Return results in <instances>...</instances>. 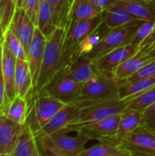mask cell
<instances>
[{"label": "cell", "instance_id": "32", "mask_svg": "<svg viewBox=\"0 0 155 156\" xmlns=\"http://www.w3.org/2000/svg\"><path fill=\"white\" fill-rule=\"evenodd\" d=\"M36 136L41 156H66L55 146L48 135H45L41 133H36Z\"/></svg>", "mask_w": 155, "mask_h": 156}, {"label": "cell", "instance_id": "24", "mask_svg": "<svg viewBox=\"0 0 155 156\" xmlns=\"http://www.w3.org/2000/svg\"><path fill=\"white\" fill-rule=\"evenodd\" d=\"M68 70L70 76L79 83L85 84L95 74L92 60L85 56H79L75 58L68 66Z\"/></svg>", "mask_w": 155, "mask_h": 156}, {"label": "cell", "instance_id": "16", "mask_svg": "<svg viewBox=\"0 0 155 156\" xmlns=\"http://www.w3.org/2000/svg\"><path fill=\"white\" fill-rule=\"evenodd\" d=\"M22 126L5 116H0V154H12Z\"/></svg>", "mask_w": 155, "mask_h": 156}, {"label": "cell", "instance_id": "33", "mask_svg": "<svg viewBox=\"0 0 155 156\" xmlns=\"http://www.w3.org/2000/svg\"><path fill=\"white\" fill-rule=\"evenodd\" d=\"M154 29L155 21L143 22L136 29L130 43L139 48L142 45V43L152 35V33L154 31Z\"/></svg>", "mask_w": 155, "mask_h": 156}, {"label": "cell", "instance_id": "20", "mask_svg": "<svg viewBox=\"0 0 155 156\" xmlns=\"http://www.w3.org/2000/svg\"><path fill=\"white\" fill-rule=\"evenodd\" d=\"M37 27L48 39L58 27L55 10L48 0H39Z\"/></svg>", "mask_w": 155, "mask_h": 156}, {"label": "cell", "instance_id": "4", "mask_svg": "<svg viewBox=\"0 0 155 156\" xmlns=\"http://www.w3.org/2000/svg\"><path fill=\"white\" fill-rule=\"evenodd\" d=\"M102 23V15L88 20L67 23L63 43V59L66 67L72 61L75 50L79 44L93 33Z\"/></svg>", "mask_w": 155, "mask_h": 156}, {"label": "cell", "instance_id": "42", "mask_svg": "<svg viewBox=\"0 0 155 156\" xmlns=\"http://www.w3.org/2000/svg\"><path fill=\"white\" fill-rule=\"evenodd\" d=\"M76 0H68V4H69V9H70V7H71V5L74 4V2H75Z\"/></svg>", "mask_w": 155, "mask_h": 156}, {"label": "cell", "instance_id": "21", "mask_svg": "<svg viewBox=\"0 0 155 156\" xmlns=\"http://www.w3.org/2000/svg\"><path fill=\"white\" fill-rule=\"evenodd\" d=\"M143 124V112L126 111L122 114L118 131L115 136V143L119 145L126 137L135 132Z\"/></svg>", "mask_w": 155, "mask_h": 156}, {"label": "cell", "instance_id": "25", "mask_svg": "<svg viewBox=\"0 0 155 156\" xmlns=\"http://www.w3.org/2000/svg\"><path fill=\"white\" fill-rule=\"evenodd\" d=\"M29 112L28 100L16 95L6 107L4 116L20 125H24L27 121Z\"/></svg>", "mask_w": 155, "mask_h": 156}, {"label": "cell", "instance_id": "9", "mask_svg": "<svg viewBox=\"0 0 155 156\" xmlns=\"http://www.w3.org/2000/svg\"><path fill=\"white\" fill-rule=\"evenodd\" d=\"M142 24V23H141ZM141 24H134L126 26L123 27L111 29L108 34L104 36L101 41L98 44V46L91 50L90 53L84 55L90 60H94L99 57L119 48L123 45L129 44Z\"/></svg>", "mask_w": 155, "mask_h": 156}, {"label": "cell", "instance_id": "26", "mask_svg": "<svg viewBox=\"0 0 155 156\" xmlns=\"http://www.w3.org/2000/svg\"><path fill=\"white\" fill-rule=\"evenodd\" d=\"M155 86V76L134 81H122L120 87V99H132Z\"/></svg>", "mask_w": 155, "mask_h": 156}, {"label": "cell", "instance_id": "5", "mask_svg": "<svg viewBox=\"0 0 155 156\" xmlns=\"http://www.w3.org/2000/svg\"><path fill=\"white\" fill-rule=\"evenodd\" d=\"M82 87V84L70 76L66 67L59 70L39 93L48 94L67 105L79 101Z\"/></svg>", "mask_w": 155, "mask_h": 156}, {"label": "cell", "instance_id": "10", "mask_svg": "<svg viewBox=\"0 0 155 156\" xmlns=\"http://www.w3.org/2000/svg\"><path fill=\"white\" fill-rule=\"evenodd\" d=\"M138 50L139 48L131 43L123 45L92 60L93 68L100 74L114 77L116 69L134 56Z\"/></svg>", "mask_w": 155, "mask_h": 156}, {"label": "cell", "instance_id": "31", "mask_svg": "<svg viewBox=\"0 0 155 156\" xmlns=\"http://www.w3.org/2000/svg\"><path fill=\"white\" fill-rule=\"evenodd\" d=\"M16 9V0H0V22L4 33L9 29Z\"/></svg>", "mask_w": 155, "mask_h": 156}, {"label": "cell", "instance_id": "23", "mask_svg": "<svg viewBox=\"0 0 155 156\" xmlns=\"http://www.w3.org/2000/svg\"><path fill=\"white\" fill-rule=\"evenodd\" d=\"M102 13L103 11L96 6L90 0H76L69 9L68 22L91 19L101 16Z\"/></svg>", "mask_w": 155, "mask_h": 156}, {"label": "cell", "instance_id": "19", "mask_svg": "<svg viewBox=\"0 0 155 156\" xmlns=\"http://www.w3.org/2000/svg\"><path fill=\"white\" fill-rule=\"evenodd\" d=\"M117 5L126 9L131 15L142 22L155 21V1L120 0Z\"/></svg>", "mask_w": 155, "mask_h": 156}, {"label": "cell", "instance_id": "43", "mask_svg": "<svg viewBox=\"0 0 155 156\" xmlns=\"http://www.w3.org/2000/svg\"><path fill=\"white\" fill-rule=\"evenodd\" d=\"M0 156H12L11 154H0Z\"/></svg>", "mask_w": 155, "mask_h": 156}, {"label": "cell", "instance_id": "15", "mask_svg": "<svg viewBox=\"0 0 155 156\" xmlns=\"http://www.w3.org/2000/svg\"><path fill=\"white\" fill-rule=\"evenodd\" d=\"M16 59L17 58L9 50L7 46L5 44V42H3L1 66H2V73L5 80V96H6L7 106L11 102V101L16 97L15 75H16Z\"/></svg>", "mask_w": 155, "mask_h": 156}, {"label": "cell", "instance_id": "34", "mask_svg": "<svg viewBox=\"0 0 155 156\" xmlns=\"http://www.w3.org/2000/svg\"><path fill=\"white\" fill-rule=\"evenodd\" d=\"M53 6L57 17L58 27H66L68 23V16L69 12V5L68 0H48Z\"/></svg>", "mask_w": 155, "mask_h": 156}, {"label": "cell", "instance_id": "3", "mask_svg": "<svg viewBox=\"0 0 155 156\" xmlns=\"http://www.w3.org/2000/svg\"><path fill=\"white\" fill-rule=\"evenodd\" d=\"M130 100L115 99L93 103L84 102L78 116L69 125L85 124L121 115L126 112Z\"/></svg>", "mask_w": 155, "mask_h": 156}, {"label": "cell", "instance_id": "29", "mask_svg": "<svg viewBox=\"0 0 155 156\" xmlns=\"http://www.w3.org/2000/svg\"><path fill=\"white\" fill-rule=\"evenodd\" d=\"M155 102V86L145 92L130 100L126 111H141L143 112Z\"/></svg>", "mask_w": 155, "mask_h": 156}, {"label": "cell", "instance_id": "11", "mask_svg": "<svg viewBox=\"0 0 155 156\" xmlns=\"http://www.w3.org/2000/svg\"><path fill=\"white\" fill-rule=\"evenodd\" d=\"M76 135H69L66 129L60 130L54 134L50 135L55 146L66 156H77L85 149L86 144L90 140L86 134L76 132Z\"/></svg>", "mask_w": 155, "mask_h": 156}, {"label": "cell", "instance_id": "44", "mask_svg": "<svg viewBox=\"0 0 155 156\" xmlns=\"http://www.w3.org/2000/svg\"><path fill=\"white\" fill-rule=\"evenodd\" d=\"M149 1H155V0H149Z\"/></svg>", "mask_w": 155, "mask_h": 156}, {"label": "cell", "instance_id": "7", "mask_svg": "<svg viewBox=\"0 0 155 156\" xmlns=\"http://www.w3.org/2000/svg\"><path fill=\"white\" fill-rule=\"evenodd\" d=\"M121 118L122 114L94 122L69 125L65 129L69 132H80L86 134L90 140H97L100 143L111 142L116 144L115 136L118 131Z\"/></svg>", "mask_w": 155, "mask_h": 156}, {"label": "cell", "instance_id": "30", "mask_svg": "<svg viewBox=\"0 0 155 156\" xmlns=\"http://www.w3.org/2000/svg\"><path fill=\"white\" fill-rule=\"evenodd\" d=\"M4 42L17 59L27 60V55H26V52L22 43L10 29L6 30L5 32Z\"/></svg>", "mask_w": 155, "mask_h": 156}, {"label": "cell", "instance_id": "41", "mask_svg": "<svg viewBox=\"0 0 155 156\" xmlns=\"http://www.w3.org/2000/svg\"><path fill=\"white\" fill-rule=\"evenodd\" d=\"M24 5V0H16V8H21Z\"/></svg>", "mask_w": 155, "mask_h": 156}, {"label": "cell", "instance_id": "2", "mask_svg": "<svg viewBox=\"0 0 155 156\" xmlns=\"http://www.w3.org/2000/svg\"><path fill=\"white\" fill-rule=\"evenodd\" d=\"M122 81L115 77L106 76L95 71L94 76L83 84L79 101L93 103L120 99Z\"/></svg>", "mask_w": 155, "mask_h": 156}, {"label": "cell", "instance_id": "1", "mask_svg": "<svg viewBox=\"0 0 155 156\" xmlns=\"http://www.w3.org/2000/svg\"><path fill=\"white\" fill-rule=\"evenodd\" d=\"M65 34L66 27H58L47 39L38 79L34 88V96L37 95L59 70L66 68L63 59Z\"/></svg>", "mask_w": 155, "mask_h": 156}, {"label": "cell", "instance_id": "39", "mask_svg": "<svg viewBox=\"0 0 155 156\" xmlns=\"http://www.w3.org/2000/svg\"><path fill=\"white\" fill-rule=\"evenodd\" d=\"M96 6H98L103 12L116 5L120 0H90Z\"/></svg>", "mask_w": 155, "mask_h": 156}, {"label": "cell", "instance_id": "36", "mask_svg": "<svg viewBox=\"0 0 155 156\" xmlns=\"http://www.w3.org/2000/svg\"><path fill=\"white\" fill-rule=\"evenodd\" d=\"M1 57H2V48L0 50V116H4L5 109L7 107V103H6V96H5V80L3 77V73H2Z\"/></svg>", "mask_w": 155, "mask_h": 156}, {"label": "cell", "instance_id": "35", "mask_svg": "<svg viewBox=\"0 0 155 156\" xmlns=\"http://www.w3.org/2000/svg\"><path fill=\"white\" fill-rule=\"evenodd\" d=\"M155 76V59L146 64L140 70H138L134 75L130 77L124 81H134L139 80H144Z\"/></svg>", "mask_w": 155, "mask_h": 156}, {"label": "cell", "instance_id": "38", "mask_svg": "<svg viewBox=\"0 0 155 156\" xmlns=\"http://www.w3.org/2000/svg\"><path fill=\"white\" fill-rule=\"evenodd\" d=\"M143 125L155 130V102L143 111Z\"/></svg>", "mask_w": 155, "mask_h": 156}, {"label": "cell", "instance_id": "40", "mask_svg": "<svg viewBox=\"0 0 155 156\" xmlns=\"http://www.w3.org/2000/svg\"><path fill=\"white\" fill-rule=\"evenodd\" d=\"M4 30L2 28V25H1V22H0V50L2 48V45H3V42H4Z\"/></svg>", "mask_w": 155, "mask_h": 156}, {"label": "cell", "instance_id": "12", "mask_svg": "<svg viewBox=\"0 0 155 156\" xmlns=\"http://www.w3.org/2000/svg\"><path fill=\"white\" fill-rule=\"evenodd\" d=\"M36 27H37L36 25L31 20V18L29 17L26 10L23 7L21 8L17 7L15 11L9 29L20 40V42L22 43L26 52V55H27L29 46L32 41Z\"/></svg>", "mask_w": 155, "mask_h": 156}, {"label": "cell", "instance_id": "13", "mask_svg": "<svg viewBox=\"0 0 155 156\" xmlns=\"http://www.w3.org/2000/svg\"><path fill=\"white\" fill-rule=\"evenodd\" d=\"M84 105V101H78L71 104L65 105L49 122L48 123L43 127L39 132L45 135H52L55 133L65 129L68 127L78 116L80 109Z\"/></svg>", "mask_w": 155, "mask_h": 156}, {"label": "cell", "instance_id": "14", "mask_svg": "<svg viewBox=\"0 0 155 156\" xmlns=\"http://www.w3.org/2000/svg\"><path fill=\"white\" fill-rule=\"evenodd\" d=\"M46 43H47L46 37L41 33V31L37 27H36L35 33H34L32 41L30 43L28 52H27V62H28L29 69L31 72L34 88L38 79Z\"/></svg>", "mask_w": 155, "mask_h": 156}, {"label": "cell", "instance_id": "8", "mask_svg": "<svg viewBox=\"0 0 155 156\" xmlns=\"http://www.w3.org/2000/svg\"><path fill=\"white\" fill-rule=\"evenodd\" d=\"M119 146L131 156H155V130L143 124Z\"/></svg>", "mask_w": 155, "mask_h": 156}, {"label": "cell", "instance_id": "17", "mask_svg": "<svg viewBox=\"0 0 155 156\" xmlns=\"http://www.w3.org/2000/svg\"><path fill=\"white\" fill-rule=\"evenodd\" d=\"M15 90L16 96H21L27 100L30 96L34 97V83L27 60L16 59Z\"/></svg>", "mask_w": 155, "mask_h": 156}, {"label": "cell", "instance_id": "18", "mask_svg": "<svg viewBox=\"0 0 155 156\" xmlns=\"http://www.w3.org/2000/svg\"><path fill=\"white\" fill-rule=\"evenodd\" d=\"M12 156H41L37 143L36 133L26 122L22 126L20 136L16 143V145L12 153Z\"/></svg>", "mask_w": 155, "mask_h": 156}, {"label": "cell", "instance_id": "27", "mask_svg": "<svg viewBox=\"0 0 155 156\" xmlns=\"http://www.w3.org/2000/svg\"><path fill=\"white\" fill-rule=\"evenodd\" d=\"M111 30V29H110L105 25V23L103 21V23L93 33H91L90 36H88L85 39H83L79 44V46L77 47V48L75 50L73 59L79 56H84V55L90 53L91 50H93L98 46V44L101 41V39L104 37V36L106 34H108Z\"/></svg>", "mask_w": 155, "mask_h": 156}, {"label": "cell", "instance_id": "22", "mask_svg": "<svg viewBox=\"0 0 155 156\" xmlns=\"http://www.w3.org/2000/svg\"><path fill=\"white\" fill-rule=\"evenodd\" d=\"M102 17L105 25L110 29L143 23L142 21L135 18L132 15H131L126 9L117 4L109 8L108 10L104 11L102 13Z\"/></svg>", "mask_w": 155, "mask_h": 156}, {"label": "cell", "instance_id": "28", "mask_svg": "<svg viewBox=\"0 0 155 156\" xmlns=\"http://www.w3.org/2000/svg\"><path fill=\"white\" fill-rule=\"evenodd\" d=\"M77 156H131V154L114 143L100 142L99 144L85 148Z\"/></svg>", "mask_w": 155, "mask_h": 156}, {"label": "cell", "instance_id": "37", "mask_svg": "<svg viewBox=\"0 0 155 156\" xmlns=\"http://www.w3.org/2000/svg\"><path fill=\"white\" fill-rule=\"evenodd\" d=\"M39 0H24L23 8L26 10L31 20L37 27V10H38Z\"/></svg>", "mask_w": 155, "mask_h": 156}, {"label": "cell", "instance_id": "6", "mask_svg": "<svg viewBox=\"0 0 155 156\" xmlns=\"http://www.w3.org/2000/svg\"><path fill=\"white\" fill-rule=\"evenodd\" d=\"M33 98L34 101L30 107L29 113L34 117V121L27 118V122L30 124L34 132L37 133L45 127L66 104L43 92L34 96Z\"/></svg>", "mask_w": 155, "mask_h": 156}]
</instances>
